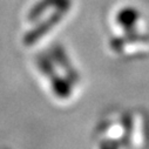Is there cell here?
Segmentation results:
<instances>
[{
    "label": "cell",
    "mask_w": 149,
    "mask_h": 149,
    "mask_svg": "<svg viewBox=\"0 0 149 149\" xmlns=\"http://www.w3.org/2000/svg\"><path fill=\"white\" fill-rule=\"evenodd\" d=\"M65 13H66V11L56 10V12H55L52 17H49L46 21H42L39 26H36L35 28L31 29V31L25 35V39H24L25 45H32L33 42L38 41L45 33H47V32L62 18V15H63Z\"/></svg>",
    "instance_id": "1"
},
{
    "label": "cell",
    "mask_w": 149,
    "mask_h": 149,
    "mask_svg": "<svg viewBox=\"0 0 149 149\" xmlns=\"http://www.w3.org/2000/svg\"><path fill=\"white\" fill-rule=\"evenodd\" d=\"M52 6H55L56 10H62L67 12L70 7V0H41L29 11L28 19L32 21L36 20L45 11H47Z\"/></svg>",
    "instance_id": "2"
},
{
    "label": "cell",
    "mask_w": 149,
    "mask_h": 149,
    "mask_svg": "<svg viewBox=\"0 0 149 149\" xmlns=\"http://www.w3.org/2000/svg\"><path fill=\"white\" fill-rule=\"evenodd\" d=\"M52 88L53 92L59 96V97H68L70 95V86L67 82L66 79L55 77L52 80Z\"/></svg>",
    "instance_id": "3"
},
{
    "label": "cell",
    "mask_w": 149,
    "mask_h": 149,
    "mask_svg": "<svg viewBox=\"0 0 149 149\" xmlns=\"http://www.w3.org/2000/svg\"><path fill=\"white\" fill-rule=\"evenodd\" d=\"M137 20V12L134 8H125L118 15V21L125 27H132Z\"/></svg>",
    "instance_id": "4"
},
{
    "label": "cell",
    "mask_w": 149,
    "mask_h": 149,
    "mask_svg": "<svg viewBox=\"0 0 149 149\" xmlns=\"http://www.w3.org/2000/svg\"><path fill=\"white\" fill-rule=\"evenodd\" d=\"M38 65H39V68L42 70V73H45L46 75H51V74L53 73V66H52V62L49 61L48 58L46 56H42L40 55L38 58Z\"/></svg>",
    "instance_id": "5"
}]
</instances>
